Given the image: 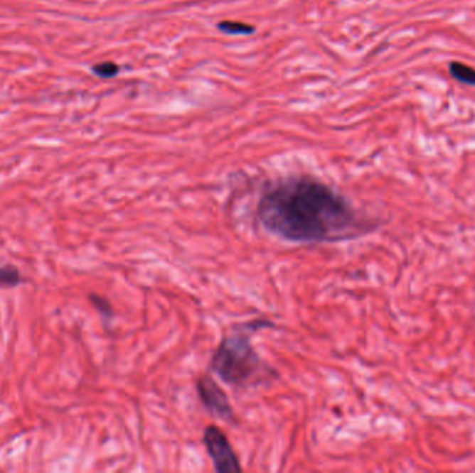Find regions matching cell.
<instances>
[{
  "label": "cell",
  "mask_w": 475,
  "mask_h": 473,
  "mask_svg": "<svg viewBox=\"0 0 475 473\" xmlns=\"http://www.w3.org/2000/svg\"><path fill=\"white\" fill-rule=\"evenodd\" d=\"M256 217L268 234L294 243L345 241L374 228L345 196L307 175L269 182L259 199Z\"/></svg>",
  "instance_id": "6da1fadb"
},
{
  "label": "cell",
  "mask_w": 475,
  "mask_h": 473,
  "mask_svg": "<svg viewBox=\"0 0 475 473\" xmlns=\"http://www.w3.org/2000/svg\"><path fill=\"white\" fill-rule=\"evenodd\" d=\"M23 282L21 272L14 266H0V288H16Z\"/></svg>",
  "instance_id": "8992f818"
},
{
  "label": "cell",
  "mask_w": 475,
  "mask_h": 473,
  "mask_svg": "<svg viewBox=\"0 0 475 473\" xmlns=\"http://www.w3.org/2000/svg\"><path fill=\"white\" fill-rule=\"evenodd\" d=\"M272 324L266 320L249 321L223 337L211 355V371L227 385L235 388L257 386L277 376L252 343V333Z\"/></svg>",
  "instance_id": "7a4b0ae2"
},
{
  "label": "cell",
  "mask_w": 475,
  "mask_h": 473,
  "mask_svg": "<svg viewBox=\"0 0 475 473\" xmlns=\"http://www.w3.org/2000/svg\"><path fill=\"white\" fill-rule=\"evenodd\" d=\"M95 75L100 78H113L119 72V67L113 61H103L92 67Z\"/></svg>",
  "instance_id": "ba28073f"
},
{
  "label": "cell",
  "mask_w": 475,
  "mask_h": 473,
  "mask_svg": "<svg viewBox=\"0 0 475 473\" xmlns=\"http://www.w3.org/2000/svg\"><path fill=\"white\" fill-rule=\"evenodd\" d=\"M90 303L93 304V307L99 311V314L107 320H112V317L114 315L113 312V308H112V304L109 303L107 298L105 297L99 296V295H90Z\"/></svg>",
  "instance_id": "9c48e42d"
},
{
  "label": "cell",
  "mask_w": 475,
  "mask_h": 473,
  "mask_svg": "<svg viewBox=\"0 0 475 473\" xmlns=\"http://www.w3.org/2000/svg\"><path fill=\"white\" fill-rule=\"evenodd\" d=\"M449 71H450V75L459 82L467 84V85H475V70L473 67L464 62H460V61H453L449 65Z\"/></svg>",
  "instance_id": "5b68a950"
},
{
  "label": "cell",
  "mask_w": 475,
  "mask_h": 473,
  "mask_svg": "<svg viewBox=\"0 0 475 473\" xmlns=\"http://www.w3.org/2000/svg\"><path fill=\"white\" fill-rule=\"evenodd\" d=\"M196 391L201 403L210 414L228 422L235 419V411L227 393L211 376H199L196 381Z\"/></svg>",
  "instance_id": "277c9868"
},
{
  "label": "cell",
  "mask_w": 475,
  "mask_h": 473,
  "mask_svg": "<svg viewBox=\"0 0 475 473\" xmlns=\"http://www.w3.org/2000/svg\"><path fill=\"white\" fill-rule=\"evenodd\" d=\"M218 30L230 35H250L255 32V27L240 21H221L218 23Z\"/></svg>",
  "instance_id": "52a82bcc"
},
{
  "label": "cell",
  "mask_w": 475,
  "mask_h": 473,
  "mask_svg": "<svg viewBox=\"0 0 475 473\" xmlns=\"http://www.w3.org/2000/svg\"><path fill=\"white\" fill-rule=\"evenodd\" d=\"M203 444L217 472L240 473L243 471L228 436L217 425L206 426L203 430Z\"/></svg>",
  "instance_id": "3957f363"
}]
</instances>
